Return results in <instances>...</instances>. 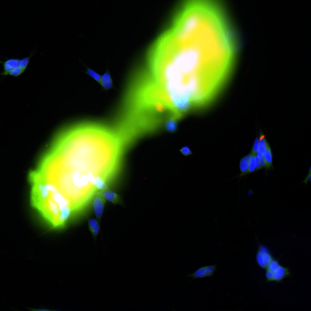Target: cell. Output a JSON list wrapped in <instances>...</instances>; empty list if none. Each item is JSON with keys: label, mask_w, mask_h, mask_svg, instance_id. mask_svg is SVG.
<instances>
[{"label": "cell", "mask_w": 311, "mask_h": 311, "mask_svg": "<svg viewBox=\"0 0 311 311\" xmlns=\"http://www.w3.org/2000/svg\"><path fill=\"white\" fill-rule=\"evenodd\" d=\"M151 65L155 78L170 91L199 96L219 89L228 74L229 60L214 39L186 32L157 42Z\"/></svg>", "instance_id": "obj_1"}, {"label": "cell", "mask_w": 311, "mask_h": 311, "mask_svg": "<svg viewBox=\"0 0 311 311\" xmlns=\"http://www.w3.org/2000/svg\"><path fill=\"white\" fill-rule=\"evenodd\" d=\"M258 150L263 155L269 145L265 135L261 131L259 138Z\"/></svg>", "instance_id": "obj_13"}, {"label": "cell", "mask_w": 311, "mask_h": 311, "mask_svg": "<svg viewBox=\"0 0 311 311\" xmlns=\"http://www.w3.org/2000/svg\"><path fill=\"white\" fill-rule=\"evenodd\" d=\"M180 151L182 155L185 156H188L192 153L191 149L187 146H184L180 149Z\"/></svg>", "instance_id": "obj_20"}, {"label": "cell", "mask_w": 311, "mask_h": 311, "mask_svg": "<svg viewBox=\"0 0 311 311\" xmlns=\"http://www.w3.org/2000/svg\"><path fill=\"white\" fill-rule=\"evenodd\" d=\"M27 309H29V310H32V311H50V310L52 311V310H49V309H46V308H44L37 309V308H29V307H27Z\"/></svg>", "instance_id": "obj_23"}, {"label": "cell", "mask_w": 311, "mask_h": 311, "mask_svg": "<svg viewBox=\"0 0 311 311\" xmlns=\"http://www.w3.org/2000/svg\"><path fill=\"white\" fill-rule=\"evenodd\" d=\"M99 191L106 200L115 204H123L120 196L115 192L108 189Z\"/></svg>", "instance_id": "obj_8"}, {"label": "cell", "mask_w": 311, "mask_h": 311, "mask_svg": "<svg viewBox=\"0 0 311 311\" xmlns=\"http://www.w3.org/2000/svg\"><path fill=\"white\" fill-rule=\"evenodd\" d=\"M33 51H32L29 56L21 59L20 61V67L26 70L29 64L30 59L33 55Z\"/></svg>", "instance_id": "obj_16"}, {"label": "cell", "mask_w": 311, "mask_h": 311, "mask_svg": "<svg viewBox=\"0 0 311 311\" xmlns=\"http://www.w3.org/2000/svg\"><path fill=\"white\" fill-rule=\"evenodd\" d=\"M255 155H252L249 167L247 171L244 174L241 175V176H242L250 173H252L256 171V169Z\"/></svg>", "instance_id": "obj_17"}, {"label": "cell", "mask_w": 311, "mask_h": 311, "mask_svg": "<svg viewBox=\"0 0 311 311\" xmlns=\"http://www.w3.org/2000/svg\"><path fill=\"white\" fill-rule=\"evenodd\" d=\"M252 155L250 153L244 156L240 160V168L241 174L240 176L245 173L247 171Z\"/></svg>", "instance_id": "obj_12"}, {"label": "cell", "mask_w": 311, "mask_h": 311, "mask_svg": "<svg viewBox=\"0 0 311 311\" xmlns=\"http://www.w3.org/2000/svg\"><path fill=\"white\" fill-rule=\"evenodd\" d=\"M259 138L256 137L254 140L250 153L253 155L257 154L258 150Z\"/></svg>", "instance_id": "obj_19"}, {"label": "cell", "mask_w": 311, "mask_h": 311, "mask_svg": "<svg viewBox=\"0 0 311 311\" xmlns=\"http://www.w3.org/2000/svg\"><path fill=\"white\" fill-rule=\"evenodd\" d=\"M80 61L86 68L85 71H83V72L96 82L99 83L101 77L100 74L95 70L89 67L81 61Z\"/></svg>", "instance_id": "obj_10"}, {"label": "cell", "mask_w": 311, "mask_h": 311, "mask_svg": "<svg viewBox=\"0 0 311 311\" xmlns=\"http://www.w3.org/2000/svg\"><path fill=\"white\" fill-rule=\"evenodd\" d=\"M217 268L215 265L206 266L201 267L188 276L193 279L202 278L212 276Z\"/></svg>", "instance_id": "obj_6"}, {"label": "cell", "mask_w": 311, "mask_h": 311, "mask_svg": "<svg viewBox=\"0 0 311 311\" xmlns=\"http://www.w3.org/2000/svg\"><path fill=\"white\" fill-rule=\"evenodd\" d=\"M20 60L18 58H10L4 61L1 60L0 63L3 66V70L0 75L5 76L9 71L19 67Z\"/></svg>", "instance_id": "obj_7"}, {"label": "cell", "mask_w": 311, "mask_h": 311, "mask_svg": "<svg viewBox=\"0 0 311 311\" xmlns=\"http://www.w3.org/2000/svg\"><path fill=\"white\" fill-rule=\"evenodd\" d=\"M176 120L173 119H170L166 121V127L168 131H172L175 129L176 126Z\"/></svg>", "instance_id": "obj_18"}, {"label": "cell", "mask_w": 311, "mask_h": 311, "mask_svg": "<svg viewBox=\"0 0 311 311\" xmlns=\"http://www.w3.org/2000/svg\"><path fill=\"white\" fill-rule=\"evenodd\" d=\"M106 200L101 195L100 191L95 195L93 202V207L95 215L98 219H100L103 212Z\"/></svg>", "instance_id": "obj_5"}, {"label": "cell", "mask_w": 311, "mask_h": 311, "mask_svg": "<svg viewBox=\"0 0 311 311\" xmlns=\"http://www.w3.org/2000/svg\"><path fill=\"white\" fill-rule=\"evenodd\" d=\"M256 258L258 264L264 269L267 268L274 259L267 249L263 246L259 247Z\"/></svg>", "instance_id": "obj_4"}, {"label": "cell", "mask_w": 311, "mask_h": 311, "mask_svg": "<svg viewBox=\"0 0 311 311\" xmlns=\"http://www.w3.org/2000/svg\"><path fill=\"white\" fill-rule=\"evenodd\" d=\"M99 84L105 90H108L113 87V79L107 65L105 71L101 75Z\"/></svg>", "instance_id": "obj_9"}, {"label": "cell", "mask_w": 311, "mask_h": 311, "mask_svg": "<svg viewBox=\"0 0 311 311\" xmlns=\"http://www.w3.org/2000/svg\"><path fill=\"white\" fill-rule=\"evenodd\" d=\"M25 71V70L19 66L9 71L6 73V75H9L17 77L23 74Z\"/></svg>", "instance_id": "obj_15"}, {"label": "cell", "mask_w": 311, "mask_h": 311, "mask_svg": "<svg viewBox=\"0 0 311 311\" xmlns=\"http://www.w3.org/2000/svg\"><path fill=\"white\" fill-rule=\"evenodd\" d=\"M256 169V170H259L263 167L259 161L257 154L255 155Z\"/></svg>", "instance_id": "obj_22"}, {"label": "cell", "mask_w": 311, "mask_h": 311, "mask_svg": "<svg viewBox=\"0 0 311 311\" xmlns=\"http://www.w3.org/2000/svg\"><path fill=\"white\" fill-rule=\"evenodd\" d=\"M257 155L262 167L268 169L267 166L265 161L263 155L259 150L257 152Z\"/></svg>", "instance_id": "obj_21"}, {"label": "cell", "mask_w": 311, "mask_h": 311, "mask_svg": "<svg viewBox=\"0 0 311 311\" xmlns=\"http://www.w3.org/2000/svg\"><path fill=\"white\" fill-rule=\"evenodd\" d=\"M263 156L268 169H269L272 167V153L269 145H268Z\"/></svg>", "instance_id": "obj_14"}, {"label": "cell", "mask_w": 311, "mask_h": 311, "mask_svg": "<svg viewBox=\"0 0 311 311\" xmlns=\"http://www.w3.org/2000/svg\"><path fill=\"white\" fill-rule=\"evenodd\" d=\"M311 173V165L310 166V168H309V169L308 172V174L307 175V176H306V178H305V179L303 181V182H302V183L306 185L307 184L306 183V180H307V179L309 175Z\"/></svg>", "instance_id": "obj_24"}, {"label": "cell", "mask_w": 311, "mask_h": 311, "mask_svg": "<svg viewBox=\"0 0 311 311\" xmlns=\"http://www.w3.org/2000/svg\"><path fill=\"white\" fill-rule=\"evenodd\" d=\"M290 274L288 268L281 266L277 260L274 259L266 268V276L268 282H280Z\"/></svg>", "instance_id": "obj_3"}, {"label": "cell", "mask_w": 311, "mask_h": 311, "mask_svg": "<svg viewBox=\"0 0 311 311\" xmlns=\"http://www.w3.org/2000/svg\"><path fill=\"white\" fill-rule=\"evenodd\" d=\"M309 181L311 183V173L309 175L306 180V183L307 184L308 181Z\"/></svg>", "instance_id": "obj_25"}, {"label": "cell", "mask_w": 311, "mask_h": 311, "mask_svg": "<svg viewBox=\"0 0 311 311\" xmlns=\"http://www.w3.org/2000/svg\"><path fill=\"white\" fill-rule=\"evenodd\" d=\"M51 166L57 172L64 175L77 174L94 183L102 175L107 180L115 169L112 151L94 138L75 136L51 148Z\"/></svg>", "instance_id": "obj_2"}, {"label": "cell", "mask_w": 311, "mask_h": 311, "mask_svg": "<svg viewBox=\"0 0 311 311\" xmlns=\"http://www.w3.org/2000/svg\"><path fill=\"white\" fill-rule=\"evenodd\" d=\"M88 227L92 236L96 237L98 234L100 230L99 224L97 220L94 218L89 219L88 221Z\"/></svg>", "instance_id": "obj_11"}]
</instances>
